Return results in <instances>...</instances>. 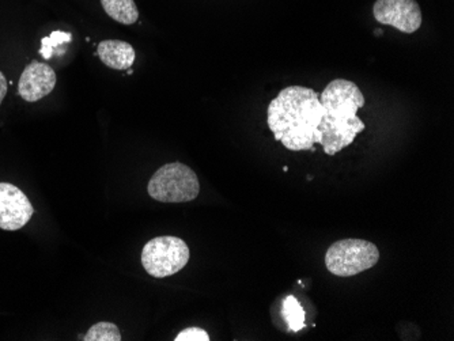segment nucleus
I'll use <instances>...</instances> for the list:
<instances>
[{"mask_svg": "<svg viewBox=\"0 0 454 341\" xmlns=\"http://www.w3.org/2000/svg\"><path fill=\"white\" fill-rule=\"evenodd\" d=\"M376 21L412 35L422 27L423 15L417 0H377L373 6Z\"/></svg>", "mask_w": 454, "mask_h": 341, "instance_id": "423d86ee", "label": "nucleus"}, {"mask_svg": "<svg viewBox=\"0 0 454 341\" xmlns=\"http://www.w3.org/2000/svg\"><path fill=\"white\" fill-rule=\"evenodd\" d=\"M56 86V74L52 67L33 60L18 82V93L27 103H37L52 93Z\"/></svg>", "mask_w": 454, "mask_h": 341, "instance_id": "6e6552de", "label": "nucleus"}, {"mask_svg": "<svg viewBox=\"0 0 454 341\" xmlns=\"http://www.w3.org/2000/svg\"><path fill=\"white\" fill-rule=\"evenodd\" d=\"M35 213L32 203L20 188L0 182V229L20 230L29 223Z\"/></svg>", "mask_w": 454, "mask_h": 341, "instance_id": "0eeeda50", "label": "nucleus"}, {"mask_svg": "<svg viewBox=\"0 0 454 341\" xmlns=\"http://www.w3.org/2000/svg\"><path fill=\"white\" fill-rule=\"evenodd\" d=\"M102 9L112 19L122 25H134L139 19V10L134 0H101Z\"/></svg>", "mask_w": 454, "mask_h": 341, "instance_id": "9d476101", "label": "nucleus"}, {"mask_svg": "<svg viewBox=\"0 0 454 341\" xmlns=\"http://www.w3.org/2000/svg\"><path fill=\"white\" fill-rule=\"evenodd\" d=\"M82 340L121 341V333L114 322H98L89 329Z\"/></svg>", "mask_w": 454, "mask_h": 341, "instance_id": "f8f14e48", "label": "nucleus"}, {"mask_svg": "<svg viewBox=\"0 0 454 341\" xmlns=\"http://www.w3.org/2000/svg\"><path fill=\"white\" fill-rule=\"evenodd\" d=\"M190 248L177 236H163L150 239L142 251V266L157 279L172 276L190 261Z\"/></svg>", "mask_w": 454, "mask_h": 341, "instance_id": "39448f33", "label": "nucleus"}, {"mask_svg": "<svg viewBox=\"0 0 454 341\" xmlns=\"http://www.w3.org/2000/svg\"><path fill=\"white\" fill-rule=\"evenodd\" d=\"M149 195L160 203H188L200 192L198 175L187 165H163L150 180Z\"/></svg>", "mask_w": 454, "mask_h": 341, "instance_id": "7ed1b4c3", "label": "nucleus"}, {"mask_svg": "<svg viewBox=\"0 0 454 341\" xmlns=\"http://www.w3.org/2000/svg\"><path fill=\"white\" fill-rule=\"evenodd\" d=\"M282 312L290 330L300 332L305 325V310L301 306L297 298L292 297V295L286 298Z\"/></svg>", "mask_w": 454, "mask_h": 341, "instance_id": "9b49d317", "label": "nucleus"}, {"mask_svg": "<svg viewBox=\"0 0 454 341\" xmlns=\"http://www.w3.org/2000/svg\"><path fill=\"white\" fill-rule=\"evenodd\" d=\"M97 55L112 70H129L135 62V50L131 44L120 40H106L97 47Z\"/></svg>", "mask_w": 454, "mask_h": 341, "instance_id": "1a4fd4ad", "label": "nucleus"}, {"mask_svg": "<svg viewBox=\"0 0 454 341\" xmlns=\"http://www.w3.org/2000/svg\"><path fill=\"white\" fill-rule=\"evenodd\" d=\"M379 260V248L364 239H340L329 246L325 253L326 269L339 277L356 276L373 268Z\"/></svg>", "mask_w": 454, "mask_h": 341, "instance_id": "20e7f679", "label": "nucleus"}, {"mask_svg": "<svg viewBox=\"0 0 454 341\" xmlns=\"http://www.w3.org/2000/svg\"><path fill=\"white\" fill-rule=\"evenodd\" d=\"M7 94V81L6 76L0 71V105L4 103V97Z\"/></svg>", "mask_w": 454, "mask_h": 341, "instance_id": "2eb2a0df", "label": "nucleus"}, {"mask_svg": "<svg viewBox=\"0 0 454 341\" xmlns=\"http://www.w3.org/2000/svg\"><path fill=\"white\" fill-rule=\"evenodd\" d=\"M323 114L313 89L288 86L268 106V127L286 149L306 151L320 142L317 128Z\"/></svg>", "mask_w": 454, "mask_h": 341, "instance_id": "f257e3e1", "label": "nucleus"}, {"mask_svg": "<svg viewBox=\"0 0 454 341\" xmlns=\"http://www.w3.org/2000/svg\"><path fill=\"white\" fill-rule=\"evenodd\" d=\"M323 119L318 124V137L326 155L338 154L353 143L364 129L358 111L364 106V97L358 86L347 79L328 83L320 96Z\"/></svg>", "mask_w": 454, "mask_h": 341, "instance_id": "f03ea898", "label": "nucleus"}, {"mask_svg": "<svg viewBox=\"0 0 454 341\" xmlns=\"http://www.w3.org/2000/svg\"><path fill=\"white\" fill-rule=\"evenodd\" d=\"M176 341H210V336L206 330L200 329V328H188V329L183 330L178 333Z\"/></svg>", "mask_w": 454, "mask_h": 341, "instance_id": "4468645a", "label": "nucleus"}, {"mask_svg": "<svg viewBox=\"0 0 454 341\" xmlns=\"http://www.w3.org/2000/svg\"><path fill=\"white\" fill-rule=\"evenodd\" d=\"M73 40V35L70 33L65 32H53L50 37H44L41 40L40 55L44 58H51L53 55V50L59 45H63L65 43H70Z\"/></svg>", "mask_w": 454, "mask_h": 341, "instance_id": "ddd939ff", "label": "nucleus"}]
</instances>
